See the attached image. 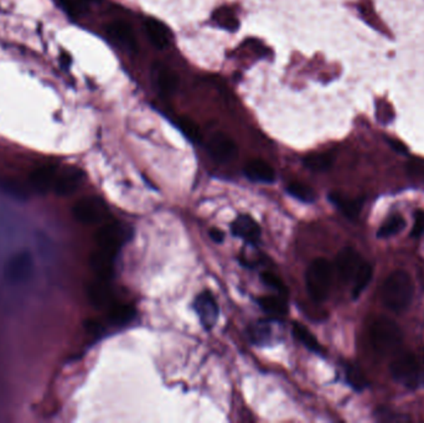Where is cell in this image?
I'll return each instance as SVG.
<instances>
[{
    "mask_svg": "<svg viewBox=\"0 0 424 423\" xmlns=\"http://www.w3.org/2000/svg\"><path fill=\"white\" fill-rule=\"evenodd\" d=\"M251 337L255 340L256 343H265V342L270 340V329L267 327V325H262V324H260L258 327L255 328V329L252 330Z\"/></svg>",
    "mask_w": 424,
    "mask_h": 423,
    "instance_id": "cell-35",
    "label": "cell"
},
{
    "mask_svg": "<svg viewBox=\"0 0 424 423\" xmlns=\"http://www.w3.org/2000/svg\"><path fill=\"white\" fill-rule=\"evenodd\" d=\"M195 312L197 313L200 318V322L206 330L212 329L217 322L219 318V306L216 302L215 297L212 293L202 292L200 293L194 301Z\"/></svg>",
    "mask_w": 424,
    "mask_h": 423,
    "instance_id": "cell-9",
    "label": "cell"
},
{
    "mask_svg": "<svg viewBox=\"0 0 424 423\" xmlns=\"http://www.w3.org/2000/svg\"><path fill=\"white\" fill-rule=\"evenodd\" d=\"M293 334L294 337L299 340L300 343L304 345L305 348L309 349L313 353L320 354L323 352V349L320 347L318 339L313 335V332H310L308 328L304 327L303 324L295 322L293 324Z\"/></svg>",
    "mask_w": 424,
    "mask_h": 423,
    "instance_id": "cell-22",
    "label": "cell"
},
{
    "mask_svg": "<svg viewBox=\"0 0 424 423\" xmlns=\"http://www.w3.org/2000/svg\"><path fill=\"white\" fill-rule=\"evenodd\" d=\"M260 278H262V281H263L268 287L273 288L275 291L283 293V294L287 293V288H285V283H283V281H282L280 277H277L275 273L265 272L262 274V277Z\"/></svg>",
    "mask_w": 424,
    "mask_h": 423,
    "instance_id": "cell-33",
    "label": "cell"
},
{
    "mask_svg": "<svg viewBox=\"0 0 424 423\" xmlns=\"http://www.w3.org/2000/svg\"><path fill=\"white\" fill-rule=\"evenodd\" d=\"M72 214L76 220L81 224L95 225L105 220L108 214V209L100 197H84L76 202L72 209Z\"/></svg>",
    "mask_w": 424,
    "mask_h": 423,
    "instance_id": "cell-7",
    "label": "cell"
},
{
    "mask_svg": "<svg viewBox=\"0 0 424 423\" xmlns=\"http://www.w3.org/2000/svg\"><path fill=\"white\" fill-rule=\"evenodd\" d=\"M413 282L408 273L394 271L384 281L381 297L384 306L394 313H402L408 309L413 298Z\"/></svg>",
    "mask_w": 424,
    "mask_h": 423,
    "instance_id": "cell-1",
    "label": "cell"
},
{
    "mask_svg": "<svg viewBox=\"0 0 424 423\" xmlns=\"http://www.w3.org/2000/svg\"><path fill=\"white\" fill-rule=\"evenodd\" d=\"M376 117L379 123L382 124H389L394 120V113L392 111V107L389 106V102L379 101L376 103Z\"/></svg>",
    "mask_w": 424,
    "mask_h": 423,
    "instance_id": "cell-32",
    "label": "cell"
},
{
    "mask_svg": "<svg viewBox=\"0 0 424 423\" xmlns=\"http://www.w3.org/2000/svg\"><path fill=\"white\" fill-rule=\"evenodd\" d=\"M34 260L28 251L14 253L4 265L3 274L11 286H21L30 281L34 274Z\"/></svg>",
    "mask_w": 424,
    "mask_h": 423,
    "instance_id": "cell-5",
    "label": "cell"
},
{
    "mask_svg": "<svg viewBox=\"0 0 424 423\" xmlns=\"http://www.w3.org/2000/svg\"><path fill=\"white\" fill-rule=\"evenodd\" d=\"M306 289L314 302H324L329 297L333 267L325 258H315L306 271Z\"/></svg>",
    "mask_w": 424,
    "mask_h": 423,
    "instance_id": "cell-3",
    "label": "cell"
},
{
    "mask_svg": "<svg viewBox=\"0 0 424 423\" xmlns=\"http://www.w3.org/2000/svg\"><path fill=\"white\" fill-rule=\"evenodd\" d=\"M207 151L210 156L220 163L234 161L239 154V148L236 146L235 141L221 132L215 133L210 139Z\"/></svg>",
    "mask_w": 424,
    "mask_h": 423,
    "instance_id": "cell-10",
    "label": "cell"
},
{
    "mask_svg": "<svg viewBox=\"0 0 424 423\" xmlns=\"http://www.w3.org/2000/svg\"><path fill=\"white\" fill-rule=\"evenodd\" d=\"M245 174L246 177L253 182L270 184L275 180V169L267 161L262 159L248 161L245 166Z\"/></svg>",
    "mask_w": 424,
    "mask_h": 423,
    "instance_id": "cell-18",
    "label": "cell"
},
{
    "mask_svg": "<svg viewBox=\"0 0 424 423\" xmlns=\"http://www.w3.org/2000/svg\"><path fill=\"white\" fill-rule=\"evenodd\" d=\"M214 21L226 30L235 31L239 28V21L229 8H220L214 14Z\"/></svg>",
    "mask_w": 424,
    "mask_h": 423,
    "instance_id": "cell-30",
    "label": "cell"
},
{
    "mask_svg": "<svg viewBox=\"0 0 424 423\" xmlns=\"http://www.w3.org/2000/svg\"><path fill=\"white\" fill-rule=\"evenodd\" d=\"M130 233L132 232L125 224L120 222L105 224L96 232L95 240L97 248L117 256L123 243L130 238Z\"/></svg>",
    "mask_w": 424,
    "mask_h": 423,
    "instance_id": "cell-6",
    "label": "cell"
},
{
    "mask_svg": "<svg viewBox=\"0 0 424 423\" xmlns=\"http://www.w3.org/2000/svg\"><path fill=\"white\" fill-rule=\"evenodd\" d=\"M110 281L100 279L97 278L93 282H91L87 288V297L90 301L92 307L97 309H103V308L110 307L113 303L112 297V291H110Z\"/></svg>",
    "mask_w": 424,
    "mask_h": 423,
    "instance_id": "cell-14",
    "label": "cell"
},
{
    "mask_svg": "<svg viewBox=\"0 0 424 423\" xmlns=\"http://www.w3.org/2000/svg\"><path fill=\"white\" fill-rule=\"evenodd\" d=\"M287 192H290V197L298 199L299 202H306L310 204L315 200V192L311 187H308L306 184L303 182H290Z\"/></svg>",
    "mask_w": 424,
    "mask_h": 423,
    "instance_id": "cell-29",
    "label": "cell"
},
{
    "mask_svg": "<svg viewBox=\"0 0 424 423\" xmlns=\"http://www.w3.org/2000/svg\"><path fill=\"white\" fill-rule=\"evenodd\" d=\"M424 235V212L418 210L414 212V224L411 231V236L420 237Z\"/></svg>",
    "mask_w": 424,
    "mask_h": 423,
    "instance_id": "cell-34",
    "label": "cell"
},
{
    "mask_svg": "<svg viewBox=\"0 0 424 423\" xmlns=\"http://www.w3.org/2000/svg\"><path fill=\"white\" fill-rule=\"evenodd\" d=\"M329 199L330 202H333L335 207L344 214V216L349 217V219H356L359 216L360 212L364 205V200L348 199V197H344L340 194H335V192L330 194Z\"/></svg>",
    "mask_w": 424,
    "mask_h": 423,
    "instance_id": "cell-20",
    "label": "cell"
},
{
    "mask_svg": "<svg viewBox=\"0 0 424 423\" xmlns=\"http://www.w3.org/2000/svg\"><path fill=\"white\" fill-rule=\"evenodd\" d=\"M115 256L102 251L97 248L95 252H92L90 257L91 270L93 271L96 277L105 281H110L113 276V270H115Z\"/></svg>",
    "mask_w": 424,
    "mask_h": 423,
    "instance_id": "cell-15",
    "label": "cell"
},
{
    "mask_svg": "<svg viewBox=\"0 0 424 423\" xmlns=\"http://www.w3.org/2000/svg\"><path fill=\"white\" fill-rule=\"evenodd\" d=\"M0 190L16 200H25L28 197L26 187L13 178H0Z\"/></svg>",
    "mask_w": 424,
    "mask_h": 423,
    "instance_id": "cell-25",
    "label": "cell"
},
{
    "mask_svg": "<svg viewBox=\"0 0 424 423\" xmlns=\"http://www.w3.org/2000/svg\"><path fill=\"white\" fill-rule=\"evenodd\" d=\"M372 278V267L371 265L367 262L361 263L359 271L355 274L353 283H354V287H353V297H359L361 293L364 292L365 288L369 286V281Z\"/></svg>",
    "mask_w": 424,
    "mask_h": 423,
    "instance_id": "cell-24",
    "label": "cell"
},
{
    "mask_svg": "<svg viewBox=\"0 0 424 423\" xmlns=\"http://www.w3.org/2000/svg\"><path fill=\"white\" fill-rule=\"evenodd\" d=\"M175 124L190 141L199 143L201 141V132L194 120H191L189 117H178L175 120Z\"/></svg>",
    "mask_w": 424,
    "mask_h": 423,
    "instance_id": "cell-27",
    "label": "cell"
},
{
    "mask_svg": "<svg viewBox=\"0 0 424 423\" xmlns=\"http://www.w3.org/2000/svg\"><path fill=\"white\" fill-rule=\"evenodd\" d=\"M260 308L265 311V313H268L270 315H277V317H282L285 315L288 312V307L285 304L283 299H280V297H273V296H265V297L260 298Z\"/></svg>",
    "mask_w": 424,
    "mask_h": 423,
    "instance_id": "cell-26",
    "label": "cell"
},
{
    "mask_svg": "<svg viewBox=\"0 0 424 423\" xmlns=\"http://www.w3.org/2000/svg\"><path fill=\"white\" fill-rule=\"evenodd\" d=\"M362 262L364 261L360 257L359 252L355 251L351 247L343 248L336 257V270L341 281L345 283L353 282Z\"/></svg>",
    "mask_w": 424,
    "mask_h": 423,
    "instance_id": "cell-11",
    "label": "cell"
},
{
    "mask_svg": "<svg viewBox=\"0 0 424 423\" xmlns=\"http://www.w3.org/2000/svg\"><path fill=\"white\" fill-rule=\"evenodd\" d=\"M404 226H406V221H404L403 217L401 216L399 214H394L381 225L377 235L379 237L394 236L399 231H402Z\"/></svg>",
    "mask_w": 424,
    "mask_h": 423,
    "instance_id": "cell-28",
    "label": "cell"
},
{
    "mask_svg": "<svg viewBox=\"0 0 424 423\" xmlns=\"http://www.w3.org/2000/svg\"><path fill=\"white\" fill-rule=\"evenodd\" d=\"M387 141H389L391 148L394 151H397V153H399V154H407L408 153V149H407V146H404L403 143L396 141V139H391V138H387Z\"/></svg>",
    "mask_w": 424,
    "mask_h": 423,
    "instance_id": "cell-36",
    "label": "cell"
},
{
    "mask_svg": "<svg viewBox=\"0 0 424 423\" xmlns=\"http://www.w3.org/2000/svg\"><path fill=\"white\" fill-rule=\"evenodd\" d=\"M107 31L113 39L120 42L128 50L133 52L138 51V42L134 31L125 21H117L110 23V25L107 26Z\"/></svg>",
    "mask_w": 424,
    "mask_h": 423,
    "instance_id": "cell-17",
    "label": "cell"
},
{
    "mask_svg": "<svg viewBox=\"0 0 424 423\" xmlns=\"http://www.w3.org/2000/svg\"><path fill=\"white\" fill-rule=\"evenodd\" d=\"M304 166L313 172H325L333 166L334 156L330 153H315L304 158Z\"/></svg>",
    "mask_w": 424,
    "mask_h": 423,
    "instance_id": "cell-23",
    "label": "cell"
},
{
    "mask_svg": "<svg viewBox=\"0 0 424 423\" xmlns=\"http://www.w3.org/2000/svg\"><path fill=\"white\" fill-rule=\"evenodd\" d=\"M85 179V173L77 166H65L57 170L52 190L60 197H69L77 192Z\"/></svg>",
    "mask_w": 424,
    "mask_h": 423,
    "instance_id": "cell-8",
    "label": "cell"
},
{
    "mask_svg": "<svg viewBox=\"0 0 424 423\" xmlns=\"http://www.w3.org/2000/svg\"><path fill=\"white\" fill-rule=\"evenodd\" d=\"M154 74L156 86L160 93L165 97L171 96L179 86L178 75L174 71L170 70L169 67L161 64H156L154 66Z\"/></svg>",
    "mask_w": 424,
    "mask_h": 423,
    "instance_id": "cell-16",
    "label": "cell"
},
{
    "mask_svg": "<svg viewBox=\"0 0 424 423\" xmlns=\"http://www.w3.org/2000/svg\"><path fill=\"white\" fill-rule=\"evenodd\" d=\"M231 231L235 236L243 238L246 242L256 245L260 242V227L250 215H241L231 225Z\"/></svg>",
    "mask_w": 424,
    "mask_h": 423,
    "instance_id": "cell-12",
    "label": "cell"
},
{
    "mask_svg": "<svg viewBox=\"0 0 424 423\" xmlns=\"http://www.w3.org/2000/svg\"><path fill=\"white\" fill-rule=\"evenodd\" d=\"M346 380L350 386L356 391H362L367 386V380L364 376L362 371L356 366H348L346 368Z\"/></svg>",
    "mask_w": 424,
    "mask_h": 423,
    "instance_id": "cell-31",
    "label": "cell"
},
{
    "mask_svg": "<svg viewBox=\"0 0 424 423\" xmlns=\"http://www.w3.org/2000/svg\"><path fill=\"white\" fill-rule=\"evenodd\" d=\"M392 378L407 388H418L424 381L423 366L414 354H399L389 366Z\"/></svg>",
    "mask_w": 424,
    "mask_h": 423,
    "instance_id": "cell-4",
    "label": "cell"
},
{
    "mask_svg": "<svg viewBox=\"0 0 424 423\" xmlns=\"http://www.w3.org/2000/svg\"><path fill=\"white\" fill-rule=\"evenodd\" d=\"M144 26L147 35H148L149 40L151 41V44L156 49L163 50V49L169 46L170 33L168 30V28L163 23H160L159 21H156L154 18H148L145 21Z\"/></svg>",
    "mask_w": 424,
    "mask_h": 423,
    "instance_id": "cell-19",
    "label": "cell"
},
{
    "mask_svg": "<svg viewBox=\"0 0 424 423\" xmlns=\"http://www.w3.org/2000/svg\"><path fill=\"white\" fill-rule=\"evenodd\" d=\"M369 340L376 353L389 355L399 350L403 342V334L397 323L389 318H377L369 327Z\"/></svg>",
    "mask_w": 424,
    "mask_h": 423,
    "instance_id": "cell-2",
    "label": "cell"
},
{
    "mask_svg": "<svg viewBox=\"0 0 424 423\" xmlns=\"http://www.w3.org/2000/svg\"><path fill=\"white\" fill-rule=\"evenodd\" d=\"M135 309L130 304H120V303H112L108 312V319L112 324L115 325H125L134 319Z\"/></svg>",
    "mask_w": 424,
    "mask_h": 423,
    "instance_id": "cell-21",
    "label": "cell"
},
{
    "mask_svg": "<svg viewBox=\"0 0 424 423\" xmlns=\"http://www.w3.org/2000/svg\"><path fill=\"white\" fill-rule=\"evenodd\" d=\"M210 237L216 243H221V242H224V240H225V233L219 230V228H212V230H210Z\"/></svg>",
    "mask_w": 424,
    "mask_h": 423,
    "instance_id": "cell-37",
    "label": "cell"
},
{
    "mask_svg": "<svg viewBox=\"0 0 424 423\" xmlns=\"http://www.w3.org/2000/svg\"><path fill=\"white\" fill-rule=\"evenodd\" d=\"M59 168L52 164H45L35 168L29 177L31 187L38 192H47L52 190L56 174Z\"/></svg>",
    "mask_w": 424,
    "mask_h": 423,
    "instance_id": "cell-13",
    "label": "cell"
}]
</instances>
